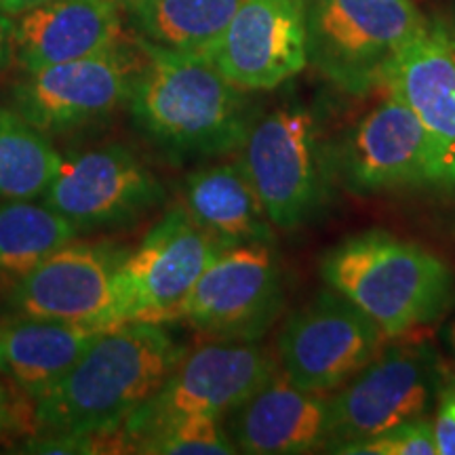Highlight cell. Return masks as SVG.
Segmentation results:
<instances>
[{"label":"cell","instance_id":"cell-1","mask_svg":"<svg viewBox=\"0 0 455 455\" xmlns=\"http://www.w3.org/2000/svg\"><path fill=\"white\" fill-rule=\"evenodd\" d=\"M184 355L164 323L104 329L76 365L34 401V424L41 435H114Z\"/></svg>","mask_w":455,"mask_h":455},{"label":"cell","instance_id":"cell-2","mask_svg":"<svg viewBox=\"0 0 455 455\" xmlns=\"http://www.w3.org/2000/svg\"><path fill=\"white\" fill-rule=\"evenodd\" d=\"M135 36V34H133ZM141 64L127 110L135 129L169 156H224L241 150L253 118L244 91L207 57L135 36Z\"/></svg>","mask_w":455,"mask_h":455},{"label":"cell","instance_id":"cell-3","mask_svg":"<svg viewBox=\"0 0 455 455\" xmlns=\"http://www.w3.org/2000/svg\"><path fill=\"white\" fill-rule=\"evenodd\" d=\"M333 291L371 318L386 339L436 321L453 298V272L419 244L382 230L352 236L321 261Z\"/></svg>","mask_w":455,"mask_h":455},{"label":"cell","instance_id":"cell-4","mask_svg":"<svg viewBox=\"0 0 455 455\" xmlns=\"http://www.w3.org/2000/svg\"><path fill=\"white\" fill-rule=\"evenodd\" d=\"M276 371V355L258 339H213L186 350L161 388L123 424L127 453L146 435L178 418L230 415Z\"/></svg>","mask_w":455,"mask_h":455},{"label":"cell","instance_id":"cell-5","mask_svg":"<svg viewBox=\"0 0 455 455\" xmlns=\"http://www.w3.org/2000/svg\"><path fill=\"white\" fill-rule=\"evenodd\" d=\"M140 64L131 34L101 53L24 72L9 93L11 108L49 138L84 129L127 106Z\"/></svg>","mask_w":455,"mask_h":455},{"label":"cell","instance_id":"cell-6","mask_svg":"<svg viewBox=\"0 0 455 455\" xmlns=\"http://www.w3.org/2000/svg\"><path fill=\"white\" fill-rule=\"evenodd\" d=\"M443 388L439 352L428 341H396L382 348L329 401L327 447L369 439L428 411Z\"/></svg>","mask_w":455,"mask_h":455},{"label":"cell","instance_id":"cell-7","mask_svg":"<svg viewBox=\"0 0 455 455\" xmlns=\"http://www.w3.org/2000/svg\"><path fill=\"white\" fill-rule=\"evenodd\" d=\"M426 20L411 0H318L308 17V49L339 87L367 91L382 83L403 44Z\"/></svg>","mask_w":455,"mask_h":455},{"label":"cell","instance_id":"cell-8","mask_svg":"<svg viewBox=\"0 0 455 455\" xmlns=\"http://www.w3.org/2000/svg\"><path fill=\"white\" fill-rule=\"evenodd\" d=\"M384 344L386 335L371 318L329 287L284 321L275 355L289 382L329 395L371 363Z\"/></svg>","mask_w":455,"mask_h":455},{"label":"cell","instance_id":"cell-9","mask_svg":"<svg viewBox=\"0 0 455 455\" xmlns=\"http://www.w3.org/2000/svg\"><path fill=\"white\" fill-rule=\"evenodd\" d=\"M281 308L283 275L270 243H247L207 266L173 321L212 339H259Z\"/></svg>","mask_w":455,"mask_h":455},{"label":"cell","instance_id":"cell-10","mask_svg":"<svg viewBox=\"0 0 455 455\" xmlns=\"http://www.w3.org/2000/svg\"><path fill=\"white\" fill-rule=\"evenodd\" d=\"M224 249L184 204L171 207L123 261L121 321L173 323L175 310Z\"/></svg>","mask_w":455,"mask_h":455},{"label":"cell","instance_id":"cell-11","mask_svg":"<svg viewBox=\"0 0 455 455\" xmlns=\"http://www.w3.org/2000/svg\"><path fill=\"white\" fill-rule=\"evenodd\" d=\"M41 201L87 232L138 221L163 201V186L127 146L100 144L61 155Z\"/></svg>","mask_w":455,"mask_h":455},{"label":"cell","instance_id":"cell-12","mask_svg":"<svg viewBox=\"0 0 455 455\" xmlns=\"http://www.w3.org/2000/svg\"><path fill=\"white\" fill-rule=\"evenodd\" d=\"M238 161L276 228L291 230L316 212L321 169L308 110L284 106L253 121Z\"/></svg>","mask_w":455,"mask_h":455},{"label":"cell","instance_id":"cell-13","mask_svg":"<svg viewBox=\"0 0 455 455\" xmlns=\"http://www.w3.org/2000/svg\"><path fill=\"white\" fill-rule=\"evenodd\" d=\"M127 253L110 244L68 243L20 276L11 301L20 316L95 329L123 325L118 275Z\"/></svg>","mask_w":455,"mask_h":455},{"label":"cell","instance_id":"cell-14","mask_svg":"<svg viewBox=\"0 0 455 455\" xmlns=\"http://www.w3.org/2000/svg\"><path fill=\"white\" fill-rule=\"evenodd\" d=\"M308 17L306 0H243L207 60L244 93L281 87L310 60Z\"/></svg>","mask_w":455,"mask_h":455},{"label":"cell","instance_id":"cell-15","mask_svg":"<svg viewBox=\"0 0 455 455\" xmlns=\"http://www.w3.org/2000/svg\"><path fill=\"white\" fill-rule=\"evenodd\" d=\"M379 84L422 123L435 184L455 188V38L441 24L426 21L392 57Z\"/></svg>","mask_w":455,"mask_h":455},{"label":"cell","instance_id":"cell-16","mask_svg":"<svg viewBox=\"0 0 455 455\" xmlns=\"http://www.w3.org/2000/svg\"><path fill=\"white\" fill-rule=\"evenodd\" d=\"M341 173L356 192L435 184L428 135L411 108L390 93L373 106L346 140Z\"/></svg>","mask_w":455,"mask_h":455},{"label":"cell","instance_id":"cell-17","mask_svg":"<svg viewBox=\"0 0 455 455\" xmlns=\"http://www.w3.org/2000/svg\"><path fill=\"white\" fill-rule=\"evenodd\" d=\"M118 0H51L15 17V60L24 72L83 60L127 36Z\"/></svg>","mask_w":455,"mask_h":455},{"label":"cell","instance_id":"cell-18","mask_svg":"<svg viewBox=\"0 0 455 455\" xmlns=\"http://www.w3.org/2000/svg\"><path fill=\"white\" fill-rule=\"evenodd\" d=\"M230 415V439L243 453H310L327 447L331 435L327 398L298 388L281 371Z\"/></svg>","mask_w":455,"mask_h":455},{"label":"cell","instance_id":"cell-19","mask_svg":"<svg viewBox=\"0 0 455 455\" xmlns=\"http://www.w3.org/2000/svg\"><path fill=\"white\" fill-rule=\"evenodd\" d=\"M101 331L53 318L17 316L0 325V373L36 401L76 365Z\"/></svg>","mask_w":455,"mask_h":455},{"label":"cell","instance_id":"cell-20","mask_svg":"<svg viewBox=\"0 0 455 455\" xmlns=\"http://www.w3.org/2000/svg\"><path fill=\"white\" fill-rule=\"evenodd\" d=\"M184 207L224 247L270 243L275 238V224L241 161L209 163L192 171L184 186Z\"/></svg>","mask_w":455,"mask_h":455},{"label":"cell","instance_id":"cell-21","mask_svg":"<svg viewBox=\"0 0 455 455\" xmlns=\"http://www.w3.org/2000/svg\"><path fill=\"white\" fill-rule=\"evenodd\" d=\"M243 0H118L135 36L180 53L207 57Z\"/></svg>","mask_w":455,"mask_h":455},{"label":"cell","instance_id":"cell-22","mask_svg":"<svg viewBox=\"0 0 455 455\" xmlns=\"http://www.w3.org/2000/svg\"><path fill=\"white\" fill-rule=\"evenodd\" d=\"M76 236L78 228L47 203L0 201V275L24 276Z\"/></svg>","mask_w":455,"mask_h":455},{"label":"cell","instance_id":"cell-23","mask_svg":"<svg viewBox=\"0 0 455 455\" xmlns=\"http://www.w3.org/2000/svg\"><path fill=\"white\" fill-rule=\"evenodd\" d=\"M49 135L15 108L0 106V201L41 198L60 169Z\"/></svg>","mask_w":455,"mask_h":455},{"label":"cell","instance_id":"cell-24","mask_svg":"<svg viewBox=\"0 0 455 455\" xmlns=\"http://www.w3.org/2000/svg\"><path fill=\"white\" fill-rule=\"evenodd\" d=\"M238 449L212 415H186L163 424L138 441L133 453L150 455H230Z\"/></svg>","mask_w":455,"mask_h":455},{"label":"cell","instance_id":"cell-25","mask_svg":"<svg viewBox=\"0 0 455 455\" xmlns=\"http://www.w3.org/2000/svg\"><path fill=\"white\" fill-rule=\"evenodd\" d=\"M333 451L352 455H439L432 422L422 418L398 424L369 439L344 443Z\"/></svg>","mask_w":455,"mask_h":455},{"label":"cell","instance_id":"cell-26","mask_svg":"<svg viewBox=\"0 0 455 455\" xmlns=\"http://www.w3.org/2000/svg\"><path fill=\"white\" fill-rule=\"evenodd\" d=\"M436 453L455 455V384L443 386L439 392L436 418L432 422Z\"/></svg>","mask_w":455,"mask_h":455},{"label":"cell","instance_id":"cell-27","mask_svg":"<svg viewBox=\"0 0 455 455\" xmlns=\"http://www.w3.org/2000/svg\"><path fill=\"white\" fill-rule=\"evenodd\" d=\"M13 30H15V17L0 11V72L15 60V43H13Z\"/></svg>","mask_w":455,"mask_h":455},{"label":"cell","instance_id":"cell-28","mask_svg":"<svg viewBox=\"0 0 455 455\" xmlns=\"http://www.w3.org/2000/svg\"><path fill=\"white\" fill-rule=\"evenodd\" d=\"M44 3H51V0H0V11L11 17H17L34 7H41Z\"/></svg>","mask_w":455,"mask_h":455},{"label":"cell","instance_id":"cell-29","mask_svg":"<svg viewBox=\"0 0 455 455\" xmlns=\"http://www.w3.org/2000/svg\"><path fill=\"white\" fill-rule=\"evenodd\" d=\"M11 426V403L7 396V390L0 384V435Z\"/></svg>","mask_w":455,"mask_h":455},{"label":"cell","instance_id":"cell-30","mask_svg":"<svg viewBox=\"0 0 455 455\" xmlns=\"http://www.w3.org/2000/svg\"><path fill=\"white\" fill-rule=\"evenodd\" d=\"M447 346H449V352H451L453 363H455V318L449 323V327H447Z\"/></svg>","mask_w":455,"mask_h":455}]
</instances>
